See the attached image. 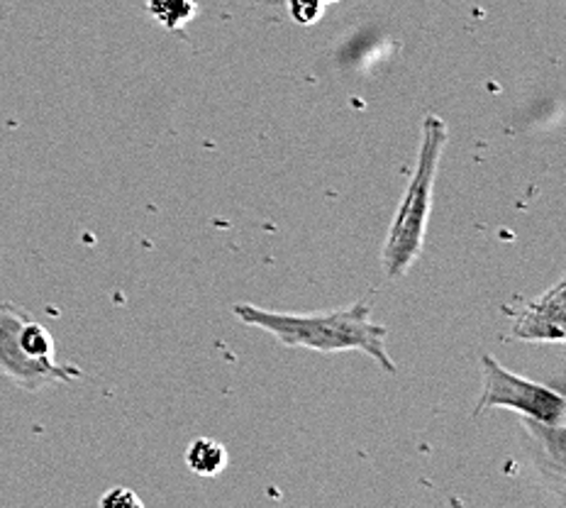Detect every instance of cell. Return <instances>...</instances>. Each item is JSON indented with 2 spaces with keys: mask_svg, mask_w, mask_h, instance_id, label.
Instances as JSON below:
<instances>
[{
  "mask_svg": "<svg viewBox=\"0 0 566 508\" xmlns=\"http://www.w3.org/2000/svg\"><path fill=\"white\" fill-rule=\"evenodd\" d=\"M101 506L103 508H142L145 506V501H142L133 489L113 487L111 491H105L101 496Z\"/></svg>",
  "mask_w": 566,
  "mask_h": 508,
  "instance_id": "obj_9",
  "label": "cell"
},
{
  "mask_svg": "<svg viewBox=\"0 0 566 508\" xmlns=\"http://www.w3.org/2000/svg\"><path fill=\"white\" fill-rule=\"evenodd\" d=\"M25 309L13 303H0V374L20 386L22 392H42L50 384H69L81 380L74 364L42 362L22 350L18 340V323Z\"/></svg>",
  "mask_w": 566,
  "mask_h": 508,
  "instance_id": "obj_4",
  "label": "cell"
},
{
  "mask_svg": "<svg viewBox=\"0 0 566 508\" xmlns=\"http://www.w3.org/2000/svg\"><path fill=\"white\" fill-rule=\"evenodd\" d=\"M447 142H450V129H447L442 117H424L416 172H412L406 186L403 200H400L381 250V269L391 281L406 277L422 255L424 232H428L432 210V191Z\"/></svg>",
  "mask_w": 566,
  "mask_h": 508,
  "instance_id": "obj_2",
  "label": "cell"
},
{
  "mask_svg": "<svg viewBox=\"0 0 566 508\" xmlns=\"http://www.w3.org/2000/svg\"><path fill=\"white\" fill-rule=\"evenodd\" d=\"M513 338L523 342H564L566 338V281L559 279L542 297L515 315Z\"/></svg>",
  "mask_w": 566,
  "mask_h": 508,
  "instance_id": "obj_5",
  "label": "cell"
},
{
  "mask_svg": "<svg viewBox=\"0 0 566 508\" xmlns=\"http://www.w3.org/2000/svg\"><path fill=\"white\" fill-rule=\"evenodd\" d=\"M333 3H339V0H325V6H333Z\"/></svg>",
  "mask_w": 566,
  "mask_h": 508,
  "instance_id": "obj_10",
  "label": "cell"
},
{
  "mask_svg": "<svg viewBox=\"0 0 566 508\" xmlns=\"http://www.w3.org/2000/svg\"><path fill=\"white\" fill-rule=\"evenodd\" d=\"M149 15L171 32L184 30L198 15L196 0H147Z\"/></svg>",
  "mask_w": 566,
  "mask_h": 508,
  "instance_id": "obj_7",
  "label": "cell"
},
{
  "mask_svg": "<svg viewBox=\"0 0 566 508\" xmlns=\"http://www.w3.org/2000/svg\"><path fill=\"white\" fill-rule=\"evenodd\" d=\"M232 311L244 325L264 330L283 348H301L323 354L361 352L388 374H396L398 370L388 352V328L374 321L367 301L311 315L266 311L252 303H238Z\"/></svg>",
  "mask_w": 566,
  "mask_h": 508,
  "instance_id": "obj_1",
  "label": "cell"
},
{
  "mask_svg": "<svg viewBox=\"0 0 566 508\" xmlns=\"http://www.w3.org/2000/svg\"><path fill=\"white\" fill-rule=\"evenodd\" d=\"M289 6V15L296 25L303 28H313L325 15V0H286Z\"/></svg>",
  "mask_w": 566,
  "mask_h": 508,
  "instance_id": "obj_8",
  "label": "cell"
},
{
  "mask_svg": "<svg viewBox=\"0 0 566 508\" xmlns=\"http://www.w3.org/2000/svg\"><path fill=\"white\" fill-rule=\"evenodd\" d=\"M481 376L483 388L474 416H481V413L493 408H509L521 413L525 421L564 425L566 404L564 396L554 392V388L513 374L499 360L491 357V354H483L481 357Z\"/></svg>",
  "mask_w": 566,
  "mask_h": 508,
  "instance_id": "obj_3",
  "label": "cell"
},
{
  "mask_svg": "<svg viewBox=\"0 0 566 508\" xmlns=\"http://www.w3.org/2000/svg\"><path fill=\"white\" fill-rule=\"evenodd\" d=\"M228 447L212 438H196L186 450V465L198 477H220L228 469Z\"/></svg>",
  "mask_w": 566,
  "mask_h": 508,
  "instance_id": "obj_6",
  "label": "cell"
}]
</instances>
